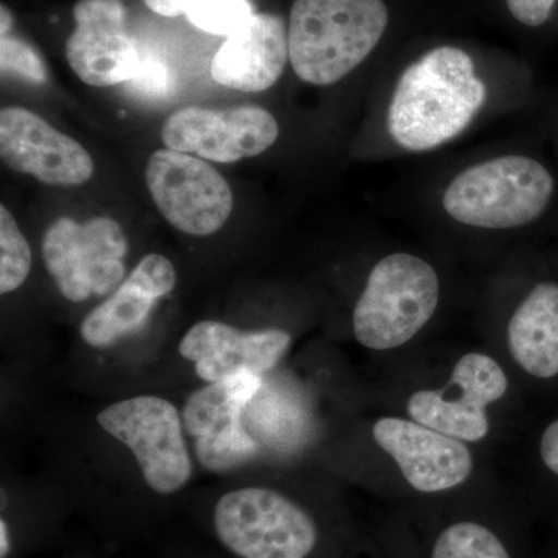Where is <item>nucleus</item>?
Returning a JSON list of instances; mask_svg holds the SVG:
<instances>
[{
  "mask_svg": "<svg viewBox=\"0 0 558 558\" xmlns=\"http://www.w3.org/2000/svg\"><path fill=\"white\" fill-rule=\"evenodd\" d=\"M487 89L464 50L438 47L400 76L388 131L403 149L422 153L462 134L486 102Z\"/></svg>",
  "mask_w": 558,
  "mask_h": 558,
  "instance_id": "nucleus-1",
  "label": "nucleus"
},
{
  "mask_svg": "<svg viewBox=\"0 0 558 558\" xmlns=\"http://www.w3.org/2000/svg\"><path fill=\"white\" fill-rule=\"evenodd\" d=\"M126 84L140 97L157 100V98H163L170 94V70L159 60L142 58L137 73Z\"/></svg>",
  "mask_w": 558,
  "mask_h": 558,
  "instance_id": "nucleus-24",
  "label": "nucleus"
},
{
  "mask_svg": "<svg viewBox=\"0 0 558 558\" xmlns=\"http://www.w3.org/2000/svg\"><path fill=\"white\" fill-rule=\"evenodd\" d=\"M457 396L418 391L409 400L413 421L459 440L476 442L488 433L487 407L508 391V377L488 355L472 352L458 360L450 380Z\"/></svg>",
  "mask_w": 558,
  "mask_h": 558,
  "instance_id": "nucleus-11",
  "label": "nucleus"
},
{
  "mask_svg": "<svg viewBox=\"0 0 558 558\" xmlns=\"http://www.w3.org/2000/svg\"><path fill=\"white\" fill-rule=\"evenodd\" d=\"M553 194V175L539 161L505 156L462 171L447 186L442 205L464 226L506 230L537 220Z\"/></svg>",
  "mask_w": 558,
  "mask_h": 558,
  "instance_id": "nucleus-3",
  "label": "nucleus"
},
{
  "mask_svg": "<svg viewBox=\"0 0 558 558\" xmlns=\"http://www.w3.org/2000/svg\"><path fill=\"white\" fill-rule=\"evenodd\" d=\"M263 381L259 374H238L197 389L186 400L183 427L196 440L194 451L208 472H230L259 453V444L245 428L244 413Z\"/></svg>",
  "mask_w": 558,
  "mask_h": 558,
  "instance_id": "nucleus-9",
  "label": "nucleus"
},
{
  "mask_svg": "<svg viewBox=\"0 0 558 558\" xmlns=\"http://www.w3.org/2000/svg\"><path fill=\"white\" fill-rule=\"evenodd\" d=\"M11 25H13V17H11L10 10L2 5V36L10 35Z\"/></svg>",
  "mask_w": 558,
  "mask_h": 558,
  "instance_id": "nucleus-29",
  "label": "nucleus"
},
{
  "mask_svg": "<svg viewBox=\"0 0 558 558\" xmlns=\"http://www.w3.org/2000/svg\"><path fill=\"white\" fill-rule=\"evenodd\" d=\"M10 550L9 527L5 520L0 521V557L5 558Z\"/></svg>",
  "mask_w": 558,
  "mask_h": 558,
  "instance_id": "nucleus-28",
  "label": "nucleus"
},
{
  "mask_svg": "<svg viewBox=\"0 0 558 558\" xmlns=\"http://www.w3.org/2000/svg\"><path fill=\"white\" fill-rule=\"evenodd\" d=\"M128 240L117 220L60 218L43 238V258L61 295L72 303L102 296L123 282Z\"/></svg>",
  "mask_w": 558,
  "mask_h": 558,
  "instance_id": "nucleus-6",
  "label": "nucleus"
},
{
  "mask_svg": "<svg viewBox=\"0 0 558 558\" xmlns=\"http://www.w3.org/2000/svg\"><path fill=\"white\" fill-rule=\"evenodd\" d=\"M538 457L543 469L558 481V416L554 417L539 435Z\"/></svg>",
  "mask_w": 558,
  "mask_h": 558,
  "instance_id": "nucleus-26",
  "label": "nucleus"
},
{
  "mask_svg": "<svg viewBox=\"0 0 558 558\" xmlns=\"http://www.w3.org/2000/svg\"><path fill=\"white\" fill-rule=\"evenodd\" d=\"M388 20L384 0H295L289 24L293 70L315 86L339 83L376 49Z\"/></svg>",
  "mask_w": 558,
  "mask_h": 558,
  "instance_id": "nucleus-2",
  "label": "nucleus"
},
{
  "mask_svg": "<svg viewBox=\"0 0 558 558\" xmlns=\"http://www.w3.org/2000/svg\"><path fill=\"white\" fill-rule=\"evenodd\" d=\"M215 529L241 558H307L318 531L299 505L263 487H245L219 499Z\"/></svg>",
  "mask_w": 558,
  "mask_h": 558,
  "instance_id": "nucleus-5",
  "label": "nucleus"
},
{
  "mask_svg": "<svg viewBox=\"0 0 558 558\" xmlns=\"http://www.w3.org/2000/svg\"><path fill=\"white\" fill-rule=\"evenodd\" d=\"M557 0H506L512 16L527 27H538L549 20Z\"/></svg>",
  "mask_w": 558,
  "mask_h": 558,
  "instance_id": "nucleus-25",
  "label": "nucleus"
},
{
  "mask_svg": "<svg viewBox=\"0 0 558 558\" xmlns=\"http://www.w3.org/2000/svg\"><path fill=\"white\" fill-rule=\"evenodd\" d=\"M73 20L76 27L65 44V58L83 83L110 87L134 78L142 57L124 28L120 0H80Z\"/></svg>",
  "mask_w": 558,
  "mask_h": 558,
  "instance_id": "nucleus-13",
  "label": "nucleus"
},
{
  "mask_svg": "<svg viewBox=\"0 0 558 558\" xmlns=\"http://www.w3.org/2000/svg\"><path fill=\"white\" fill-rule=\"evenodd\" d=\"M145 179L161 216L182 233L208 236L230 218L233 193L229 182L201 157L156 150L146 163Z\"/></svg>",
  "mask_w": 558,
  "mask_h": 558,
  "instance_id": "nucleus-8",
  "label": "nucleus"
},
{
  "mask_svg": "<svg viewBox=\"0 0 558 558\" xmlns=\"http://www.w3.org/2000/svg\"><path fill=\"white\" fill-rule=\"evenodd\" d=\"M439 295L438 274L427 260L410 253L380 259L355 304V339L374 351L402 347L435 315Z\"/></svg>",
  "mask_w": 558,
  "mask_h": 558,
  "instance_id": "nucleus-4",
  "label": "nucleus"
},
{
  "mask_svg": "<svg viewBox=\"0 0 558 558\" xmlns=\"http://www.w3.org/2000/svg\"><path fill=\"white\" fill-rule=\"evenodd\" d=\"M290 341L286 330H241L205 319L183 336L179 352L194 363L202 380L218 384L238 374L269 373L288 351Z\"/></svg>",
  "mask_w": 558,
  "mask_h": 558,
  "instance_id": "nucleus-15",
  "label": "nucleus"
},
{
  "mask_svg": "<svg viewBox=\"0 0 558 558\" xmlns=\"http://www.w3.org/2000/svg\"><path fill=\"white\" fill-rule=\"evenodd\" d=\"M278 135V121L258 106L223 110L191 106L171 113L161 130L168 149L218 163L259 156L277 142Z\"/></svg>",
  "mask_w": 558,
  "mask_h": 558,
  "instance_id": "nucleus-10",
  "label": "nucleus"
},
{
  "mask_svg": "<svg viewBox=\"0 0 558 558\" xmlns=\"http://www.w3.org/2000/svg\"><path fill=\"white\" fill-rule=\"evenodd\" d=\"M255 14L248 0H196L186 17L194 27L209 35L229 36Z\"/></svg>",
  "mask_w": 558,
  "mask_h": 558,
  "instance_id": "nucleus-22",
  "label": "nucleus"
},
{
  "mask_svg": "<svg viewBox=\"0 0 558 558\" xmlns=\"http://www.w3.org/2000/svg\"><path fill=\"white\" fill-rule=\"evenodd\" d=\"M245 428L259 447L292 451L310 433V417L303 400L279 384L263 381L258 395L245 409Z\"/></svg>",
  "mask_w": 558,
  "mask_h": 558,
  "instance_id": "nucleus-19",
  "label": "nucleus"
},
{
  "mask_svg": "<svg viewBox=\"0 0 558 558\" xmlns=\"http://www.w3.org/2000/svg\"><path fill=\"white\" fill-rule=\"evenodd\" d=\"M373 435L411 486L424 494L457 487L472 472V453L461 440L416 421L384 417L374 425Z\"/></svg>",
  "mask_w": 558,
  "mask_h": 558,
  "instance_id": "nucleus-14",
  "label": "nucleus"
},
{
  "mask_svg": "<svg viewBox=\"0 0 558 558\" xmlns=\"http://www.w3.org/2000/svg\"><path fill=\"white\" fill-rule=\"evenodd\" d=\"M0 156L10 170L46 185H83L95 170L90 154L76 140L20 106L0 112Z\"/></svg>",
  "mask_w": 558,
  "mask_h": 558,
  "instance_id": "nucleus-12",
  "label": "nucleus"
},
{
  "mask_svg": "<svg viewBox=\"0 0 558 558\" xmlns=\"http://www.w3.org/2000/svg\"><path fill=\"white\" fill-rule=\"evenodd\" d=\"M0 68L3 75L20 76L31 83L43 84L47 81V70L38 53L27 43L14 36L0 39Z\"/></svg>",
  "mask_w": 558,
  "mask_h": 558,
  "instance_id": "nucleus-23",
  "label": "nucleus"
},
{
  "mask_svg": "<svg viewBox=\"0 0 558 558\" xmlns=\"http://www.w3.org/2000/svg\"><path fill=\"white\" fill-rule=\"evenodd\" d=\"M512 359L539 381L558 379V282H538L508 326Z\"/></svg>",
  "mask_w": 558,
  "mask_h": 558,
  "instance_id": "nucleus-18",
  "label": "nucleus"
},
{
  "mask_svg": "<svg viewBox=\"0 0 558 558\" xmlns=\"http://www.w3.org/2000/svg\"><path fill=\"white\" fill-rule=\"evenodd\" d=\"M196 0H145L148 9L153 10L154 13L160 14L165 17H175L180 14H186L190 7Z\"/></svg>",
  "mask_w": 558,
  "mask_h": 558,
  "instance_id": "nucleus-27",
  "label": "nucleus"
},
{
  "mask_svg": "<svg viewBox=\"0 0 558 558\" xmlns=\"http://www.w3.org/2000/svg\"><path fill=\"white\" fill-rule=\"evenodd\" d=\"M289 60L284 20L277 14L255 13L215 54L211 76L220 86L255 94L270 89Z\"/></svg>",
  "mask_w": 558,
  "mask_h": 558,
  "instance_id": "nucleus-16",
  "label": "nucleus"
},
{
  "mask_svg": "<svg viewBox=\"0 0 558 558\" xmlns=\"http://www.w3.org/2000/svg\"><path fill=\"white\" fill-rule=\"evenodd\" d=\"M175 282L178 274L170 259L156 253L145 256L113 295L84 317L81 337L89 347L102 349L137 332L156 301L171 293Z\"/></svg>",
  "mask_w": 558,
  "mask_h": 558,
  "instance_id": "nucleus-17",
  "label": "nucleus"
},
{
  "mask_svg": "<svg viewBox=\"0 0 558 558\" xmlns=\"http://www.w3.org/2000/svg\"><path fill=\"white\" fill-rule=\"evenodd\" d=\"M97 422L134 453L153 490L174 494L189 483L193 465L183 440L182 418L171 402L137 396L109 405Z\"/></svg>",
  "mask_w": 558,
  "mask_h": 558,
  "instance_id": "nucleus-7",
  "label": "nucleus"
},
{
  "mask_svg": "<svg viewBox=\"0 0 558 558\" xmlns=\"http://www.w3.org/2000/svg\"><path fill=\"white\" fill-rule=\"evenodd\" d=\"M32 269L31 245L10 209L0 207V293L14 292L24 284Z\"/></svg>",
  "mask_w": 558,
  "mask_h": 558,
  "instance_id": "nucleus-21",
  "label": "nucleus"
},
{
  "mask_svg": "<svg viewBox=\"0 0 558 558\" xmlns=\"http://www.w3.org/2000/svg\"><path fill=\"white\" fill-rule=\"evenodd\" d=\"M432 558H510L501 539L480 523L461 521L440 532Z\"/></svg>",
  "mask_w": 558,
  "mask_h": 558,
  "instance_id": "nucleus-20",
  "label": "nucleus"
}]
</instances>
